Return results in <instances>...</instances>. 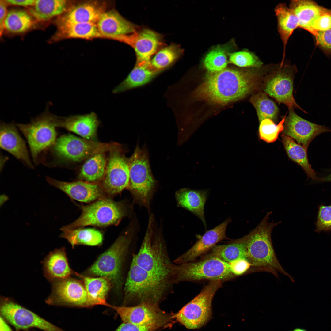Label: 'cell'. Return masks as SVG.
<instances>
[{"label":"cell","mask_w":331,"mask_h":331,"mask_svg":"<svg viewBox=\"0 0 331 331\" xmlns=\"http://www.w3.org/2000/svg\"><path fill=\"white\" fill-rule=\"evenodd\" d=\"M258 68H225L209 72L195 91V96L199 100L219 105L242 99L257 86L260 74Z\"/></svg>","instance_id":"1"},{"label":"cell","mask_w":331,"mask_h":331,"mask_svg":"<svg viewBox=\"0 0 331 331\" xmlns=\"http://www.w3.org/2000/svg\"><path fill=\"white\" fill-rule=\"evenodd\" d=\"M150 215L146 230L138 252L132 260L136 264L167 284L173 286L175 264L170 260L161 228Z\"/></svg>","instance_id":"2"},{"label":"cell","mask_w":331,"mask_h":331,"mask_svg":"<svg viewBox=\"0 0 331 331\" xmlns=\"http://www.w3.org/2000/svg\"><path fill=\"white\" fill-rule=\"evenodd\" d=\"M268 213L259 225L248 234L242 238L245 247L246 259L252 265L251 272H265L278 277L279 273L294 280L283 268L275 253L271 233L280 222H269Z\"/></svg>","instance_id":"3"},{"label":"cell","mask_w":331,"mask_h":331,"mask_svg":"<svg viewBox=\"0 0 331 331\" xmlns=\"http://www.w3.org/2000/svg\"><path fill=\"white\" fill-rule=\"evenodd\" d=\"M173 287L141 268L132 260L124 288V304H158Z\"/></svg>","instance_id":"4"},{"label":"cell","mask_w":331,"mask_h":331,"mask_svg":"<svg viewBox=\"0 0 331 331\" xmlns=\"http://www.w3.org/2000/svg\"><path fill=\"white\" fill-rule=\"evenodd\" d=\"M129 180L127 188L134 204L150 212L151 201L156 191L157 182L152 174L147 150L137 144L129 158Z\"/></svg>","instance_id":"5"},{"label":"cell","mask_w":331,"mask_h":331,"mask_svg":"<svg viewBox=\"0 0 331 331\" xmlns=\"http://www.w3.org/2000/svg\"><path fill=\"white\" fill-rule=\"evenodd\" d=\"M136 220L132 221L127 231L98 257L88 270L92 275L108 278L117 290L121 289L122 285L121 268L124 258L137 233Z\"/></svg>","instance_id":"6"},{"label":"cell","mask_w":331,"mask_h":331,"mask_svg":"<svg viewBox=\"0 0 331 331\" xmlns=\"http://www.w3.org/2000/svg\"><path fill=\"white\" fill-rule=\"evenodd\" d=\"M235 277L229 263L207 254L193 261L175 264L174 268V284L205 280H220L223 282Z\"/></svg>","instance_id":"7"},{"label":"cell","mask_w":331,"mask_h":331,"mask_svg":"<svg viewBox=\"0 0 331 331\" xmlns=\"http://www.w3.org/2000/svg\"><path fill=\"white\" fill-rule=\"evenodd\" d=\"M59 118L46 110L28 123L17 124L27 140L35 163L38 162L42 153L55 144Z\"/></svg>","instance_id":"8"},{"label":"cell","mask_w":331,"mask_h":331,"mask_svg":"<svg viewBox=\"0 0 331 331\" xmlns=\"http://www.w3.org/2000/svg\"><path fill=\"white\" fill-rule=\"evenodd\" d=\"M123 202H116L108 199H99L82 206L80 216L72 223L63 226L73 229L87 226H106L118 223L128 216L130 211Z\"/></svg>","instance_id":"9"},{"label":"cell","mask_w":331,"mask_h":331,"mask_svg":"<svg viewBox=\"0 0 331 331\" xmlns=\"http://www.w3.org/2000/svg\"><path fill=\"white\" fill-rule=\"evenodd\" d=\"M117 144L98 142L69 134L57 139L51 147V152L55 163L77 162L95 154L109 151Z\"/></svg>","instance_id":"10"},{"label":"cell","mask_w":331,"mask_h":331,"mask_svg":"<svg viewBox=\"0 0 331 331\" xmlns=\"http://www.w3.org/2000/svg\"><path fill=\"white\" fill-rule=\"evenodd\" d=\"M223 282L220 280L209 281L196 296L174 314V318L189 329L204 325L211 318L212 300Z\"/></svg>","instance_id":"11"},{"label":"cell","mask_w":331,"mask_h":331,"mask_svg":"<svg viewBox=\"0 0 331 331\" xmlns=\"http://www.w3.org/2000/svg\"><path fill=\"white\" fill-rule=\"evenodd\" d=\"M105 170L101 186L106 192L111 195L119 193L127 188L129 183V158L120 144L109 151Z\"/></svg>","instance_id":"12"},{"label":"cell","mask_w":331,"mask_h":331,"mask_svg":"<svg viewBox=\"0 0 331 331\" xmlns=\"http://www.w3.org/2000/svg\"><path fill=\"white\" fill-rule=\"evenodd\" d=\"M51 283V293L45 301L47 304L83 307L95 305L84 283L79 281L68 277L58 280Z\"/></svg>","instance_id":"13"},{"label":"cell","mask_w":331,"mask_h":331,"mask_svg":"<svg viewBox=\"0 0 331 331\" xmlns=\"http://www.w3.org/2000/svg\"><path fill=\"white\" fill-rule=\"evenodd\" d=\"M0 311L2 318L18 331L32 327L44 331H64L10 298L1 297Z\"/></svg>","instance_id":"14"},{"label":"cell","mask_w":331,"mask_h":331,"mask_svg":"<svg viewBox=\"0 0 331 331\" xmlns=\"http://www.w3.org/2000/svg\"><path fill=\"white\" fill-rule=\"evenodd\" d=\"M123 322L134 324L156 326L160 328L167 326L174 319L173 314L162 310L158 304L142 303L132 306H112Z\"/></svg>","instance_id":"15"},{"label":"cell","mask_w":331,"mask_h":331,"mask_svg":"<svg viewBox=\"0 0 331 331\" xmlns=\"http://www.w3.org/2000/svg\"><path fill=\"white\" fill-rule=\"evenodd\" d=\"M116 40L129 45L134 50L137 64L149 63L151 57L164 45L162 35L150 29L144 28L128 35L120 36Z\"/></svg>","instance_id":"16"},{"label":"cell","mask_w":331,"mask_h":331,"mask_svg":"<svg viewBox=\"0 0 331 331\" xmlns=\"http://www.w3.org/2000/svg\"><path fill=\"white\" fill-rule=\"evenodd\" d=\"M285 118L283 134L293 139L307 150L312 140L318 135L331 130L324 126L312 123L297 115L293 108L289 109Z\"/></svg>","instance_id":"17"},{"label":"cell","mask_w":331,"mask_h":331,"mask_svg":"<svg viewBox=\"0 0 331 331\" xmlns=\"http://www.w3.org/2000/svg\"><path fill=\"white\" fill-rule=\"evenodd\" d=\"M231 219L229 218L215 228L206 231L188 250L173 261L176 264L193 261L209 252L218 242L228 239L226 233Z\"/></svg>","instance_id":"18"},{"label":"cell","mask_w":331,"mask_h":331,"mask_svg":"<svg viewBox=\"0 0 331 331\" xmlns=\"http://www.w3.org/2000/svg\"><path fill=\"white\" fill-rule=\"evenodd\" d=\"M105 2L87 1L71 4L63 14L58 17L56 24L76 23H96L106 11Z\"/></svg>","instance_id":"19"},{"label":"cell","mask_w":331,"mask_h":331,"mask_svg":"<svg viewBox=\"0 0 331 331\" xmlns=\"http://www.w3.org/2000/svg\"><path fill=\"white\" fill-rule=\"evenodd\" d=\"M96 25L101 38L114 40L120 36L133 34L139 28L114 10L104 12Z\"/></svg>","instance_id":"20"},{"label":"cell","mask_w":331,"mask_h":331,"mask_svg":"<svg viewBox=\"0 0 331 331\" xmlns=\"http://www.w3.org/2000/svg\"><path fill=\"white\" fill-rule=\"evenodd\" d=\"M47 182L51 186L65 193L72 199L85 203L94 201L101 197L104 190L96 183L82 181L67 182L46 177Z\"/></svg>","instance_id":"21"},{"label":"cell","mask_w":331,"mask_h":331,"mask_svg":"<svg viewBox=\"0 0 331 331\" xmlns=\"http://www.w3.org/2000/svg\"><path fill=\"white\" fill-rule=\"evenodd\" d=\"M0 146L28 167L33 169L25 143L13 123H1Z\"/></svg>","instance_id":"22"},{"label":"cell","mask_w":331,"mask_h":331,"mask_svg":"<svg viewBox=\"0 0 331 331\" xmlns=\"http://www.w3.org/2000/svg\"><path fill=\"white\" fill-rule=\"evenodd\" d=\"M293 80L286 72L281 71L277 73L266 82L264 91L279 103L285 104L289 109L298 108L304 112L295 101L293 95Z\"/></svg>","instance_id":"23"},{"label":"cell","mask_w":331,"mask_h":331,"mask_svg":"<svg viewBox=\"0 0 331 331\" xmlns=\"http://www.w3.org/2000/svg\"><path fill=\"white\" fill-rule=\"evenodd\" d=\"M99 121L96 114L90 113L59 117L58 127L63 128L84 138L94 140Z\"/></svg>","instance_id":"24"},{"label":"cell","mask_w":331,"mask_h":331,"mask_svg":"<svg viewBox=\"0 0 331 331\" xmlns=\"http://www.w3.org/2000/svg\"><path fill=\"white\" fill-rule=\"evenodd\" d=\"M43 264L44 276L51 282L69 277L73 273L69 266L64 247L56 249L50 252Z\"/></svg>","instance_id":"25"},{"label":"cell","mask_w":331,"mask_h":331,"mask_svg":"<svg viewBox=\"0 0 331 331\" xmlns=\"http://www.w3.org/2000/svg\"><path fill=\"white\" fill-rule=\"evenodd\" d=\"M206 190H196L187 188L181 189L175 193L177 206L185 208L198 217L205 228L206 224L204 215V207L207 198Z\"/></svg>","instance_id":"26"},{"label":"cell","mask_w":331,"mask_h":331,"mask_svg":"<svg viewBox=\"0 0 331 331\" xmlns=\"http://www.w3.org/2000/svg\"><path fill=\"white\" fill-rule=\"evenodd\" d=\"M71 4L65 0H37L27 10L37 21L45 22L62 15Z\"/></svg>","instance_id":"27"},{"label":"cell","mask_w":331,"mask_h":331,"mask_svg":"<svg viewBox=\"0 0 331 331\" xmlns=\"http://www.w3.org/2000/svg\"><path fill=\"white\" fill-rule=\"evenodd\" d=\"M57 30L52 40L56 41L69 38L91 40L101 38L96 23H76L56 24Z\"/></svg>","instance_id":"28"},{"label":"cell","mask_w":331,"mask_h":331,"mask_svg":"<svg viewBox=\"0 0 331 331\" xmlns=\"http://www.w3.org/2000/svg\"><path fill=\"white\" fill-rule=\"evenodd\" d=\"M277 28L283 47V58L280 66H283L285 50L288 40L294 30L299 27L297 17L292 10L284 3L278 5L275 9Z\"/></svg>","instance_id":"29"},{"label":"cell","mask_w":331,"mask_h":331,"mask_svg":"<svg viewBox=\"0 0 331 331\" xmlns=\"http://www.w3.org/2000/svg\"><path fill=\"white\" fill-rule=\"evenodd\" d=\"M289 7L297 17L299 27L307 31L311 21L315 18L322 14H331V10L321 7L310 0H292Z\"/></svg>","instance_id":"30"},{"label":"cell","mask_w":331,"mask_h":331,"mask_svg":"<svg viewBox=\"0 0 331 331\" xmlns=\"http://www.w3.org/2000/svg\"><path fill=\"white\" fill-rule=\"evenodd\" d=\"M158 71L152 67L150 62L136 64L127 77L113 89L112 93H118L144 85L150 81Z\"/></svg>","instance_id":"31"},{"label":"cell","mask_w":331,"mask_h":331,"mask_svg":"<svg viewBox=\"0 0 331 331\" xmlns=\"http://www.w3.org/2000/svg\"><path fill=\"white\" fill-rule=\"evenodd\" d=\"M36 22L28 10L12 9L5 19L4 30L13 34H23L32 29Z\"/></svg>","instance_id":"32"},{"label":"cell","mask_w":331,"mask_h":331,"mask_svg":"<svg viewBox=\"0 0 331 331\" xmlns=\"http://www.w3.org/2000/svg\"><path fill=\"white\" fill-rule=\"evenodd\" d=\"M282 142L287 154L292 161L300 165L307 174L308 178L320 181V178L312 168L308 158L307 151L291 138L283 134L281 135Z\"/></svg>","instance_id":"33"},{"label":"cell","mask_w":331,"mask_h":331,"mask_svg":"<svg viewBox=\"0 0 331 331\" xmlns=\"http://www.w3.org/2000/svg\"><path fill=\"white\" fill-rule=\"evenodd\" d=\"M107 160L105 152L95 154L86 159L78 176L81 181L96 183L102 181L105 173Z\"/></svg>","instance_id":"34"},{"label":"cell","mask_w":331,"mask_h":331,"mask_svg":"<svg viewBox=\"0 0 331 331\" xmlns=\"http://www.w3.org/2000/svg\"><path fill=\"white\" fill-rule=\"evenodd\" d=\"M60 237L66 239L73 248L76 245L83 244L90 246L100 245L103 235L99 230L93 228L66 229L62 227Z\"/></svg>","instance_id":"35"},{"label":"cell","mask_w":331,"mask_h":331,"mask_svg":"<svg viewBox=\"0 0 331 331\" xmlns=\"http://www.w3.org/2000/svg\"><path fill=\"white\" fill-rule=\"evenodd\" d=\"M82 279L86 289L95 305H102L110 307L106 301V296L112 283L107 277L93 278L76 273Z\"/></svg>","instance_id":"36"},{"label":"cell","mask_w":331,"mask_h":331,"mask_svg":"<svg viewBox=\"0 0 331 331\" xmlns=\"http://www.w3.org/2000/svg\"><path fill=\"white\" fill-rule=\"evenodd\" d=\"M207 254L227 263L239 258L246 259L245 245L242 238L230 241L227 245H216Z\"/></svg>","instance_id":"37"},{"label":"cell","mask_w":331,"mask_h":331,"mask_svg":"<svg viewBox=\"0 0 331 331\" xmlns=\"http://www.w3.org/2000/svg\"><path fill=\"white\" fill-rule=\"evenodd\" d=\"M249 101L256 110L260 123L265 119L274 120L277 118L278 108L265 93L260 92L255 94Z\"/></svg>","instance_id":"38"},{"label":"cell","mask_w":331,"mask_h":331,"mask_svg":"<svg viewBox=\"0 0 331 331\" xmlns=\"http://www.w3.org/2000/svg\"><path fill=\"white\" fill-rule=\"evenodd\" d=\"M182 52L178 45L171 44L158 51L150 60V64L154 69L159 71L173 63L181 55Z\"/></svg>","instance_id":"39"},{"label":"cell","mask_w":331,"mask_h":331,"mask_svg":"<svg viewBox=\"0 0 331 331\" xmlns=\"http://www.w3.org/2000/svg\"><path fill=\"white\" fill-rule=\"evenodd\" d=\"M228 46H218L206 55L204 64L209 72H218L226 68L228 63Z\"/></svg>","instance_id":"40"},{"label":"cell","mask_w":331,"mask_h":331,"mask_svg":"<svg viewBox=\"0 0 331 331\" xmlns=\"http://www.w3.org/2000/svg\"><path fill=\"white\" fill-rule=\"evenodd\" d=\"M286 116L277 124L269 119H265L260 122L259 134L260 139L268 143L273 142L277 139L280 132L284 129L283 124Z\"/></svg>","instance_id":"41"},{"label":"cell","mask_w":331,"mask_h":331,"mask_svg":"<svg viewBox=\"0 0 331 331\" xmlns=\"http://www.w3.org/2000/svg\"><path fill=\"white\" fill-rule=\"evenodd\" d=\"M230 62L240 67L260 68L263 63L253 53L248 51H242L231 53Z\"/></svg>","instance_id":"42"},{"label":"cell","mask_w":331,"mask_h":331,"mask_svg":"<svg viewBox=\"0 0 331 331\" xmlns=\"http://www.w3.org/2000/svg\"><path fill=\"white\" fill-rule=\"evenodd\" d=\"M315 230L318 233L331 230V205L319 206Z\"/></svg>","instance_id":"43"},{"label":"cell","mask_w":331,"mask_h":331,"mask_svg":"<svg viewBox=\"0 0 331 331\" xmlns=\"http://www.w3.org/2000/svg\"><path fill=\"white\" fill-rule=\"evenodd\" d=\"M331 29V14L326 13L315 18L311 22L308 31L314 35L317 32Z\"/></svg>","instance_id":"44"},{"label":"cell","mask_w":331,"mask_h":331,"mask_svg":"<svg viewBox=\"0 0 331 331\" xmlns=\"http://www.w3.org/2000/svg\"><path fill=\"white\" fill-rule=\"evenodd\" d=\"M229 263L232 272L236 276L251 272L252 265L246 258L238 259Z\"/></svg>","instance_id":"45"},{"label":"cell","mask_w":331,"mask_h":331,"mask_svg":"<svg viewBox=\"0 0 331 331\" xmlns=\"http://www.w3.org/2000/svg\"><path fill=\"white\" fill-rule=\"evenodd\" d=\"M318 44L325 51L331 52V29L318 31L314 34Z\"/></svg>","instance_id":"46"},{"label":"cell","mask_w":331,"mask_h":331,"mask_svg":"<svg viewBox=\"0 0 331 331\" xmlns=\"http://www.w3.org/2000/svg\"><path fill=\"white\" fill-rule=\"evenodd\" d=\"M159 328L155 326L140 325L123 322L115 331H155Z\"/></svg>","instance_id":"47"},{"label":"cell","mask_w":331,"mask_h":331,"mask_svg":"<svg viewBox=\"0 0 331 331\" xmlns=\"http://www.w3.org/2000/svg\"><path fill=\"white\" fill-rule=\"evenodd\" d=\"M4 0L0 1V34L1 36L4 31V23L8 11Z\"/></svg>","instance_id":"48"},{"label":"cell","mask_w":331,"mask_h":331,"mask_svg":"<svg viewBox=\"0 0 331 331\" xmlns=\"http://www.w3.org/2000/svg\"><path fill=\"white\" fill-rule=\"evenodd\" d=\"M35 0H4L7 5L24 6L29 8L33 5Z\"/></svg>","instance_id":"49"},{"label":"cell","mask_w":331,"mask_h":331,"mask_svg":"<svg viewBox=\"0 0 331 331\" xmlns=\"http://www.w3.org/2000/svg\"><path fill=\"white\" fill-rule=\"evenodd\" d=\"M0 319V331H12L1 316Z\"/></svg>","instance_id":"50"},{"label":"cell","mask_w":331,"mask_h":331,"mask_svg":"<svg viewBox=\"0 0 331 331\" xmlns=\"http://www.w3.org/2000/svg\"><path fill=\"white\" fill-rule=\"evenodd\" d=\"M320 181L323 182H331V172L329 174L321 178Z\"/></svg>","instance_id":"51"},{"label":"cell","mask_w":331,"mask_h":331,"mask_svg":"<svg viewBox=\"0 0 331 331\" xmlns=\"http://www.w3.org/2000/svg\"><path fill=\"white\" fill-rule=\"evenodd\" d=\"M307 331L306 330L300 328H296L292 331Z\"/></svg>","instance_id":"52"}]
</instances>
